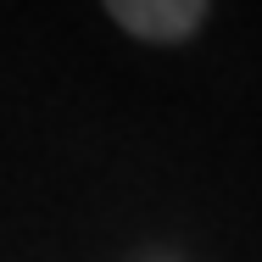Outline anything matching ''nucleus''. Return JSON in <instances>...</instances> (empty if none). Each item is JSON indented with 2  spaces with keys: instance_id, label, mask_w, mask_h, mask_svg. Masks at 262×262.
I'll return each instance as SVG.
<instances>
[{
  "instance_id": "1",
  "label": "nucleus",
  "mask_w": 262,
  "mask_h": 262,
  "mask_svg": "<svg viewBox=\"0 0 262 262\" xmlns=\"http://www.w3.org/2000/svg\"><path fill=\"white\" fill-rule=\"evenodd\" d=\"M106 11L117 17V28H128L134 39L151 45H173L190 39L207 17V0H106Z\"/></svg>"
}]
</instances>
